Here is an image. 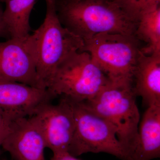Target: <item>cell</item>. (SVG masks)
Instances as JSON below:
<instances>
[{"label": "cell", "instance_id": "3", "mask_svg": "<svg viewBox=\"0 0 160 160\" xmlns=\"http://www.w3.org/2000/svg\"><path fill=\"white\" fill-rule=\"evenodd\" d=\"M45 1L46 17L33 33L38 86L47 89L49 80L59 65L72 53L81 51L84 41L62 26L58 17L56 1Z\"/></svg>", "mask_w": 160, "mask_h": 160}, {"label": "cell", "instance_id": "4", "mask_svg": "<svg viewBox=\"0 0 160 160\" xmlns=\"http://www.w3.org/2000/svg\"><path fill=\"white\" fill-rule=\"evenodd\" d=\"M110 82L88 52L77 51L59 65L47 89L54 98L61 96L86 102L95 97Z\"/></svg>", "mask_w": 160, "mask_h": 160}, {"label": "cell", "instance_id": "9", "mask_svg": "<svg viewBox=\"0 0 160 160\" xmlns=\"http://www.w3.org/2000/svg\"><path fill=\"white\" fill-rule=\"evenodd\" d=\"M54 98L47 89L0 81V112L10 123L32 116L40 106Z\"/></svg>", "mask_w": 160, "mask_h": 160}, {"label": "cell", "instance_id": "14", "mask_svg": "<svg viewBox=\"0 0 160 160\" xmlns=\"http://www.w3.org/2000/svg\"><path fill=\"white\" fill-rule=\"evenodd\" d=\"M135 36L146 46L141 51L146 55L160 52V7L143 15L137 23Z\"/></svg>", "mask_w": 160, "mask_h": 160}, {"label": "cell", "instance_id": "5", "mask_svg": "<svg viewBox=\"0 0 160 160\" xmlns=\"http://www.w3.org/2000/svg\"><path fill=\"white\" fill-rule=\"evenodd\" d=\"M142 47L135 36L102 33L84 41L80 51L88 52L110 81H132Z\"/></svg>", "mask_w": 160, "mask_h": 160}, {"label": "cell", "instance_id": "20", "mask_svg": "<svg viewBox=\"0 0 160 160\" xmlns=\"http://www.w3.org/2000/svg\"><path fill=\"white\" fill-rule=\"evenodd\" d=\"M70 1H78V0H70Z\"/></svg>", "mask_w": 160, "mask_h": 160}, {"label": "cell", "instance_id": "18", "mask_svg": "<svg viewBox=\"0 0 160 160\" xmlns=\"http://www.w3.org/2000/svg\"><path fill=\"white\" fill-rule=\"evenodd\" d=\"M50 160H81L72 155L68 152L53 154Z\"/></svg>", "mask_w": 160, "mask_h": 160}, {"label": "cell", "instance_id": "10", "mask_svg": "<svg viewBox=\"0 0 160 160\" xmlns=\"http://www.w3.org/2000/svg\"><path fill=\"white\" fill-rule=\"evenodd\" d=\"M2 146L15 160H46L45 139L32 116L12 122Z\"/></svg>", "mask_w": 160, "mask_h": 160}, {"label": "cell", "instance_id": "13", "mask_svg": "<svg viewBox=\"0 0 160 160\" xmlns=\"http://www.w3.org/2000/svg\"><path fill=\"white\" fill-rule=\"evenodd\" d=\"M36 0H0L6 3L3 19L10 38H23L29 36L30 14Z\"/></svg>", "mask_w": 160, "mask_h": 160}, {"label": "cell", "instance_id": "2", "mask_svg": "<svg viewBox=\"0 0 160 160\" xmlns=\"http://www.w3.org/2000/svg\"><path fill=\"white\" fill-rule=\"evenodd\" d=\"M133 81L109 82L93 99L84 102L92 111L111 123L127 160L134 148L141 118Z\"/></svg>", "mask_w": 160, "mask_h": 160}, {"label": "cell", "instance_id": "15", "mask_svg": "<svg viewBox=\"0 0 160 160\" xmlns=\"http://www.w3.org/2000/svg\"><path fill=\"white\" fill-rule=\"evenodd\" d=\"M127 17L137 24L140 18L151 9L160 6V0H112Z\"/></svg>", "mask_w": 160, "mask_h": 160}, {"label": "cell", "instance_id": "1", "mask_svg": "<svg viewBox=\"0 0 160 160\" xmlns=\"http://www.w3.org/2000/svg\"><path fill=\"white\" fill-rule=\"evenodd\" d=\"M62 26L83 41L100 33L134 35L137 24L112 0H56Z\"/></svg>", "mask_w": 160, "mask_h": 160}, {"label": "cell", "instance_id": "6", "mask_svg": "<svg viewBox=\"0 0 160 160\" xmlns=\"http://www.w3.org/2000/svg\"><path fill=\"white\" fill-rule=\"evenodd\" d=\"M69 100L73 108L75 129L68 152L76 157L88 152H105L124 160V151L114 126L85 102Z\"/></svg>", "mask_w": 160, "mask_h": 160}, {"label": "cell", "instance_id": "7", "mask_svg": "<svg viewBox=\"0 0 160 160\" xmlns=\"http://www.w3.org/2000/svg\"><path fill=\"white\" fill-rule=\"evenodd\" d=\"M32 116L42 131L46 148L53 154L68 152L75 129L73 108L68 98L62 96L56 105L44 103Z\"/></svg>", "mask_w": 160, "mask_h": 160}, {"label": "cell", "instance_id": "8", "mask_svg": "<svg viewBox=\"0 0 160 160\" xmlns=\"http://www.w3.org/2000/svg\"><path fill=\"white\" fill-rule=\"evenodd\" d=\"M36 61L33 33L23 38L0 42V81L17 82L38 88Z\"/></svg>", "mask_w": 160, "mask_h": 160}, {"label": "cell", "instance_id": "17", "mask_svg": "<svg viewBox=\"0 0 160 160\" xmlns=\"http://www.w3.org/2000/svg\"><path fill=\"white\" fill-rule=\"evenodd\" d=\"M3 10L0 6V38H5L8 39L10 36L3 19Z\"/></svg>", "mask_w": 160, "mask_h": 160}, {"label": "cell", "instance_id": "12", "mask_svg": "<svg viewBox=\"0 0 160 160\" xmlns=\"http://www.w3.org/2000/svg\"><path fill=\"white\" fill-rule=\"evenodd\" d=\"M160 157V106L147 107L139 124L136 142L127 160H151Z\"/></svg>", "mask_w": 160, "mask_h": 160}, {"label": "cell", "instance_id": "16", "mask_svg": "<svg viewBox=\"0 0 160 160\" xmlns=\"http://www.w3.org/2000/svg\"><path fill=\"white\" fill-rule=\"evenodd\" d=\"M10 124L11 123L6 120L0 112V142L2 143L3 140L9 132Z\"/></svg>", "mask_w": 160, "mask_h": 160}, {"label": "cell", "instance_id": "11", "mask_svg": "<svg viewBox=\"0 0 160 160\" xmlns=\"http://www.w3.org/2000/svg\"><path fill=\"white\" fill-rule=\"evenodd\" d=\"M132 81L136 94L144 105L160 106V52L146 55L141 51Z\"/></svg>", "mask_w": 160, "mask_h": 160}, {"label": "cell", "instance_id": "19", "mask_svg": "<svg viewBox=\"0 0 160 160\" xmlns=\"http://www.w3.org/2000/svg\"><path fill=\"white\" fill-rule=\"evenodd\" d=\"M2 143L0 142V146H2Z\"/></svg>", "mask_w": 160, "mask_h": 160}]
</instances>
